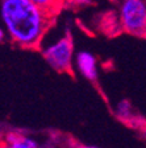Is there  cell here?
Segmentation results:
<instances>
[{
	"label": "cell",
	"instance_id": "6da1fadb",
	"mask_svg": "<svg viewBox=\"0 0 146 148\" xmlns=\"http://www.w3.org/2000/svg\"><path fill=\"white\" fill-rule=\"evenodd\" d=\"M0 15L9 40L24 49L38 48L52 21V15L32 0H1Z\"/></svg>",
	"mask_w": 146,
	"mask_h": 148
},
{
	"label": "cell",
	"instance_id": "7a4b0ae2",
	"mask_svg": "<svg viewBox=\"0 0 146 148\" xmlns=\"http://www.w3.org/2000/svg\"><path fill=\"white\" fill-rule=\"evenodd\" d=\"M42 56L48 65L58 73H66L73 70L75 62L73 38L69 33L59 37L58 40L48 44L42 49Z\"/></svg>",
	"mask_w": 146,
	"mask_h": 148
},
{
	"label": "cell",
	"instance_id": "3957f363",
	"mask_svg": "<svg viewBox=\"0 0 146 148\" xmlns=\"http://www.w3.org/2000/svg\"><path fill=\"white\" fill-rule=\"evenodd\" d=\"M119 24L132 36L146 37V0H121Z\"/></svg>",
	"mask_w": 146,
	"mask_h": 148
},
{
	"label": "cell",
	"instance_id": "277c9868",
	"mask_svg": "<svg viewBox=\"0 0 146 148\" xmlns=\"http://www.w3.org/2000/svg\"><path fill=\"white\" fill-rule=\"evenodd\" d=\"M75 68L86 79L96 81L97 78V60L91 52L80 50L75 54Z\"/></svg>",
	"mask_w": 146,
	"mask_h": 148
},
{
	"label": "cell",
	"instance_id": "5b68a950",
	"mask_svg": "<svg viewBox=\"0 0 146 148\" xmlns=\"http://www.w3.org/2000/svg\"><path fill=\"white\" fill-rule=\"evenodd\" d=\"M7 148H40L38 143L29 136L11 132L5 138Z\"/></svg>",
	"mask_w": 146,
	"mask_h": 148
},
{
	"label": "cell",
	"instance_id": "8992f818",
	"mask_svg": "<svg viewBox=\"0 0 146 148\" xmlns=\"http://www.w3.org/2000/svg\"><path fill=\"white\" fill-rule=\"evenodd\" d=\"M32 1L36 3L38 7H41L42 9H45L52 16L55 15L61 9V7L65 3V0H32Z\"/></svg>",
	"mask_w": 146,
	"mask_h": 148
},
{
	"label": "cell",
	"instance_id": "52a82bcc",
	"mask_svg": "<svg viewBox=\"0 0 146 148\" xmlns=\"http://www.w3.org/2000/svg\"><path fill=\"white\" fill-rule=\"evenodd\" d=\"M116 115L121 120H130L132 115V106L128 101H121L119 102V105L116 106Z\"/></svg>",
	"mask_w": 146,
	"mask_h": 148
},
{
	"label": "cell",
	"instance_id": "ba28073f",
	"mask_svg": "<svg viewBox=\"0 0 146 148\" xmlns=\"http://www.w3.org/2000/svg\"><path fill=\"white\" fill-rule=\"evenodd\" d=\"M74 4H78V5H82V4H88L90 0H71Z\"/></svg>",
	"mask_w": 146,
	"mask_h": 148
},
{
	"label": "cell",
	"instance_id": "9c48e42d",
	"mask_svg": "<svg viewBox=\"0 0 146 148\" xmlns=\"http://www.w3.org/2000/svg\"><path fill=\"white\" fill-rule=\"evenodd\" d=\"M76 148H96V147H91V145H79V147Z\"/></svg>",
	"mask_w": 146,
	"mask_h": 148
}]
</instances>
